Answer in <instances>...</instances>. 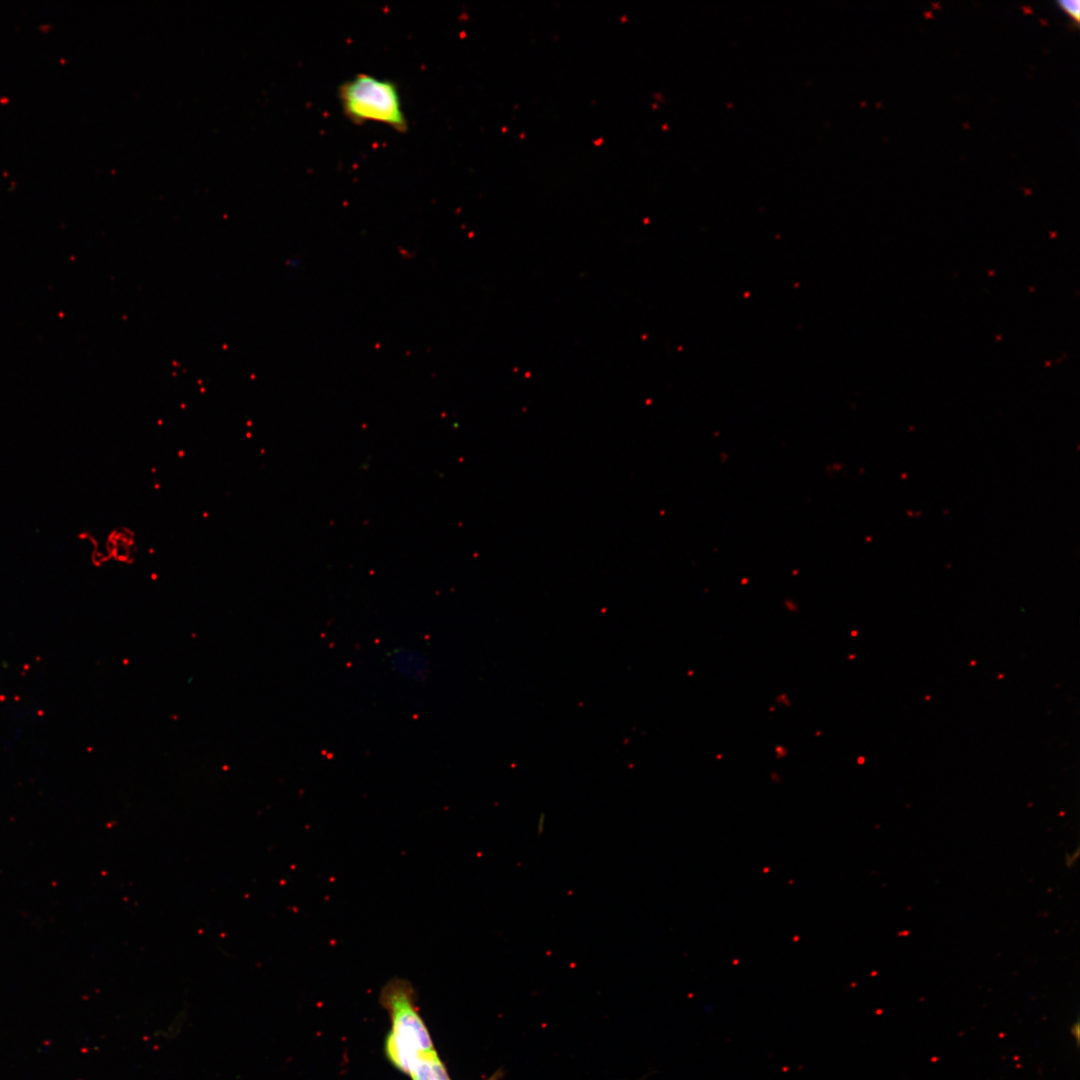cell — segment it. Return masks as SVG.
<instances>
[{"label": "cell", "mask_w": 1080, "mask_h": 1080, "mask_svg": "<svg viewBox=\"0 0 1080 1080\" xmlns=\"http://www.w3.org/2000/svg\"><path fill=\"white\" fill-rule=\"evenodd\" d=\"M338 98L345 117L354 124L377 122L399 133L408 129L399 89L391 80L359 73L339 86Z\"/></svg>", "instance_id": "cell-1"}, {"label": "cell", "mask_w": 1080, "mask_h": 1080, "mask_svg": "<svg viewBox=\"0 0 1080 1080\" xmlns=\"http://www.w3.org/2000/svg\"><path fill=\"white\" fill-rule=\"evenodd\" d=\"M381 1001L390 1011V1033L401 1045L419 1054L434 1051L428 1031L414 1007V990L406 980L395 978L382 990Z\"/></svg>", "instance_id": "cell-2"}, {"label": "cell", "mask_w": 1080, "mask_h": 1080, "mask_svg": "<svg viewBox=\"0 0 1080 1080\" xmlns=\"http://www.w3.org/2000/svg\"><path fill=\"white\" fill-rule=\"evenodd\" d=\"M386 1053L392 1063L403 1072L411 1074L423 1054L416 1053L401 1045L389 1034L386 1040Z\"/></svg>", "instance_id": "cell-3"}, {"label": "cell", "mask_w": 1080, "mask_h": 1080, "mask_svg": "<svg viewBox=\"0 0 1080 1080\" xmlns=\"http://www.w3.org/2000/svg\"><path fill=\"white\" fill-rule=\"evenodd\" d=\"M1060 8L1077 24L1080 16V2L1078 0H1061Z\"/></svg>", "instance_id": "cell-4"}]
</instances>
